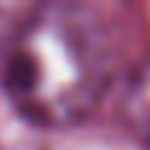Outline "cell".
Listing matches in <instances>:
<instances>
[{"label":"cell","mask_w":150,"mask_h":150,"mask_svg":"<svg viewBox=\"0 0 150 150\" xmlns=\"http://www.w3.org/2000/svg\"><path fill=\"white\" fill-rule=\"evenodd\" d=\"M118 118L124 129L144 150H150V56L129 68L118 94Z\"/></svg>","instance_id":"7a4b0ae2"},{"label":"cell","mask_w":150,"mask_h":150,"mask_svg":"<svg viewBox=\"0 0 150 150\" xmlns=\"http://www.w3.org/2000/svg\"><path fill=\"white\" fill-rule=\"evenodd\" d=\"M112 80V41L94 6H33L6 47L9 103L38 127L83 124Z\"/></svg>","instance_id":"6da1fadb"},{"label":"cell","mask_w":150,"mask_h":150,"mask_svg":"<svg viewBox=\"0 0 150 150\" xmlns=\"http://www.w3.org/2000/svg\"><path fill=\"white\" fill-rule=\"evenodd\" d=\"M30 12H33V6H27V3L0 0V47H9V41L15 38L21 24L30 18Z\"/></svg>","instance_id":"3957f363"}]
</instances>
